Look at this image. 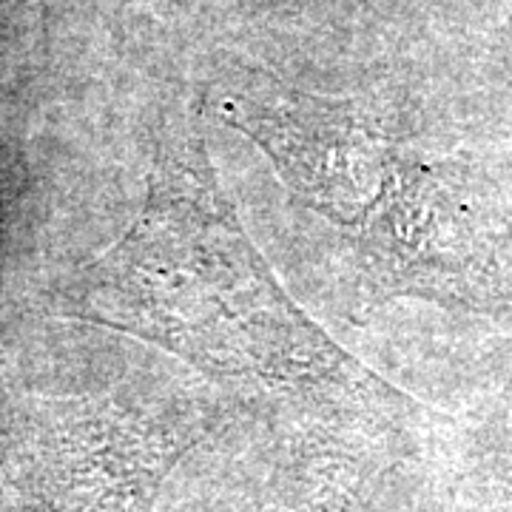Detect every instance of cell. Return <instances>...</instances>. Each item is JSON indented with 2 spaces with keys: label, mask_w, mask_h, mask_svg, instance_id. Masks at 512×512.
I'll list each match as a JSON object with an SVG mask.
<instances>
[{
  "label": "cell",
  "mask_w": 512,
  "mask_h": 512,
  "mask_svg": "<svg viewBox=\"0 0 512 512\" xmlns=\"http://www.w3.org/2000/svg\"><path fill=\"white\" fill-rule=\"evenodd\" d=\"M72 299L86 319L225 376L285 387L365 382L276 285L197 151L160 165L143 214L80 274Z\"/></svg>",
  "instance_id": "obj_1"
},
{
  "label": "cell",
  "mask_w": 512,
  "mask_h": 512,
  "mask_svg": "<svg viewBox=\"0 0 512 512\" xmlns=\"http://www.w3.org/2000/svg\"><path fill=\"white\" fill-rule=\"evenodd\" d=\"M220 114L279 168L293 200L333 222L387 288L484 305L495 276L456 188L390 134L362 100L305 94L245 77Z\"/></svg>",
  "instance_id": "obj_2"
}]
</instances>
